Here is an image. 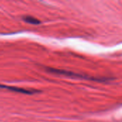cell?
Masks as SVG:
<instances>
[{
    "mask_svg": "<svg viewBox=\"0 0 122 122\" xmlns=\"http://www.w3.org/2000/svg\"><path fill=\"white\" fill-rule=\"evenodd\" d=\"M45 69L51 73V74H59V75H63L66 76H69V77H73V78H81V79H85L91 81H98V82H104L107 80H109L110 79H106V78H95V77H92L86 75H83V74H76L71 71H68L65 70H61V69H54V68H50V67H46Z\"/></svg>",
    "mask_w": 122,
    "mask_h": 122,
    "instance_id": "obj_1",
    "label": "cell"
},
{
    "mask_svg": "<svg viewBox=\"0 0 122 122\" xmlns=\"http://www.w3.org/2000/svg\"><path fill=\"white\" fill-rule=\"evenodd\" d=\"M0 89H5L10 90L11 92H17V93L24 94H33L38 92L37 91H35V90H28V89H25L23 88L11 86H6V85H4V84H0Z\"/></svg>",
    "mask_w": 122,
    "mask_h": 122,
    "instance_id": "obj_2",
    "label": "cell"
},
{
    "mask_svg": "<svg viewBox=\"0 0 122 122\" xmlns=\"http://www.w3.org/2000/svg\"><path fill=\"white\" fill-rule=\"evenodd\" d=\"M23 20H24V21L29 23V24H35V25L39 24L41 23V21H40L39 19H36V18H34V17H33V16H24V17H23Z\"/></svg>",
    "mask_w": 122,
    "mask_h": 122,
    "instance_id": "obj_3",
    "label": "cell"
}]
</instances>
